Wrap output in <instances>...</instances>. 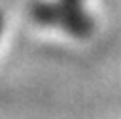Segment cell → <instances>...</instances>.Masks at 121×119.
<instances>
[{
    "instance_id": "1",
    "label": "cell",
    "mask_w": 121,
    "mask_h": 119,
    "mask_svg": "<svg viewBox=\"0 0 121 119\" xmlns=\"http://www.w3.org/2000/svg\"><path fill=\"white\" fill-rule=\"evenodd\" d=\"M32 15L42 25L62 28L74 36H89L93 32V21L91 17L79 9L76 4L68 2H38L32 6Z\"/></svg>"
},
{
    "instance_id": "2",
    "label": "cell",
    "mask_w": 121,
    "mask_h": 119,
    "mask_svg": "<svg viewBox=\"0 0 121 119\" xmlns=\"http://www.w3.org/2000/svg\"><path fill=\"white\" fill-rule=\"evenodd\" d=\"M64 2H68V4H76V6H79V2H81V0H64Z\"/></svg>"
},
{
    "instance_id": "3",
    "label": "cell",
    "mask_w": 121,
    "mask_h": 119,
    "mask_svg": "<svg viewBox=\"0 0 121 119\" xmlns=\"http://www.w3.org/2000/svg\"><path fill=\"white\" fill-rule=\"evenodd\" d=\"M0 32H2V15H0Z\"/></svg>"
}]
</instances>
